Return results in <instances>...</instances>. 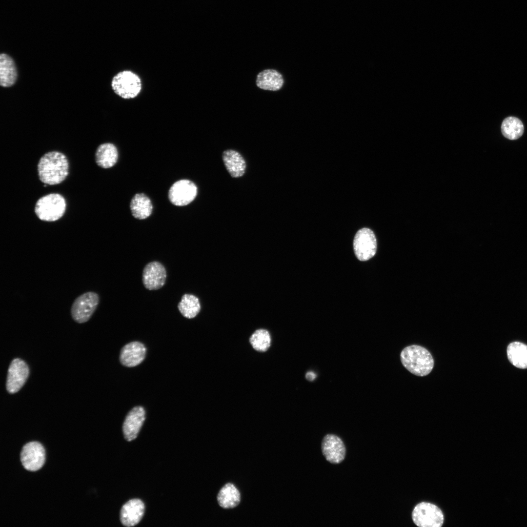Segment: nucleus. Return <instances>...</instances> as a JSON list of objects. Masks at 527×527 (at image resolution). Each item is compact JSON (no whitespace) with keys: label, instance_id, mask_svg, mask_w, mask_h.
I'll return each instance as SVG.
<instances>
[{"label":"nucleus","instance_id":"1","mask_svg":"<svg viewBox=\"0 0 527 527\" xmlns=\"http://www.w3.org/2000/svg\"><path fill=\"white\" fill-rule=\"evenodd\" d=\"M40 181L46 184L55 185L62 182L69 172V162L65 155L58 151L44 154L38 164Z\"/></svg>","mask_w":527,"mask_h":527},{"label":"nucleus","instance_id":"2","mask_svg":"<svg viewBox=\"0 0 527 527\" xmlns=\"http://www.w3.org/2000/svg\"><path fill=\"white\" fill-rule=\"evenodd\" d=\"M403 366L410 372L418 376L429 374L434 366V360L425 347L418 345L408 346L400 354Z\"/></svg>","mask_w":527,"mask_h":527},{"label":"nucleus","instance_id":"3","mask_svg":"<svg viewBox=\"0 0 527 527\" xmlns=\"http://www.w3.org/2000/svg\"><path fill=\"white\" fill-rule=\"evenodd\" d=\"M66 207L64 197L58 193H51L40 198L36 202L35 212L39 219L55 222L62 217Z\"/></svg>","mask_w":527,"mask_h":527},{"label":"nucleus","instance_id":"4","mask_svg":"<svg viewBox=\"0 0 527 527\" xmlns=\"http://www.w3.org/2000/svg\"><path fill=\"white\" fill-rule=\"evenodd\" d=\"M111 87L120 97L125 100L132 99L141 93L142 81L139 75L133 71L124 70L113 77Z\"/></svg>","mask_w":527,"mask_h":527},{"label":"nucleus","instance_id":"5","mask_svg":"<svg viewBox=\"0 0 527 527\" xmlns=\"http://www.w3.org/2000/svg\"><path fill=\"white\" fill-rule=\"evenodd\" d=\"M414 523L420 527H440L444 523L442 510L436 505L421 502L414 508L412 513Z\"/></svg>","mask_w":527,"mask_h":527},{"label":"nucleus","instance_id":"6","mask_svg":"<svg viewBox=\"0 0 527 527\" xmlns=\"http://www.w3.org/2000/svg\"><path fill=\"white\" fill-rule=\"evenodd\" d=\"M99 301L98 294L93 291L78 296L73 302L70 310L73 319L80 324L87 322L96 310Z\"/></svg>","mask_w":527,"mask_h":527},{"label":"nucleus","instance_id":"7","mask_svg":"<svg viewBox=\"0 0 527 527\" xmlns=\"http://www.w3.org/2000/svg\"><path fill=\"white\" fill-rule=\"evenodd\" d=\"M353 248L357 258L365 261L372 258L377 250V242L373 231L368 228L360 229L353 241Z\"/></svg>","mask_w":527,"mask_h":527},{"label":"nucleus","instance_id":"8","mask_svg":"<svg viewBox=\"0 0 527 527\" xmlns=\"http://www.w3.org/2000/svg\"><path fill=\"white\" fill-rule=\"evenodd\" d=\"M198 189L192 181L182 179L174 182L168 191V198L174 205L183 206L193 202L197 196Z\"/></svg>","mask_w":527,"mask_h":527},{"label":"nucleus","instance_id":"9","mask_svg":"<svg viewBox=\"0 0 527 527\" xmlns=\"http://www.w3.org/2000/svg\"><path fill=\"white\" fill-rule=\"evenodd\" d=\"M20 460L26 470L31 471L39 470L45 461V450L43 446L36 441L26 443L20 451Z\"/></svg>","mask_w":527,"mask_h":527},{"label":"nucleus","instance_id":"10","mask_svg":"<svg viewBox=\"0 0 527 527\" xmlns=\"http://www.w3.org/2000/svg\"><path fill=\"white\" fill-rule=\"evenodd\" d=\"M29 374L26 363L19 358L14 359L8 370L6 387L7 391L14 394L19 391L26 382Z\"/></svg>","mask_w":527,"mask_h":527},{"label":"nucleus","instance_id":"11","mask_svg":"<svg viewBox=\"0 0 527 527\" xmlns=\"http://www.w3.org/2000/svg\"><path fill=\"white\" fill-rule=\"evenodd\" d=\"M166 279V269L159 262H151L143 268L142 283L144 287L149 290H158L162 288L165 284Z\"/></svg>","mask_w":527,"mask_h":527},{"label":"nucleus","instance_id":"12","mask_svg":"<svg viewBox=\"0 0 527 527\" xmlns=\"http://www.w3.org/2000/svg\"><path fill=\"white\" fill-rule=\"evenodd\" d=\"M145 419V410L141 406H135L129 412L122 426L123 434L126 440L130 442L137 438Z\"/></svg>","mask_w":527,"mask_h":527},{"label":"nucleus","instance_id":"13","mask_svg":"<svg viewBox=\"0 0 527 527\" xmlns=\"http://www.w3.org/2000/svg\"><path fill=\"white\" fill-rule=\"evenodd\" d=\"M322 449L325 459L331 463L339 464L345 459V446L342 440L336 435H325L322 441Z\"/></svg>","mask_w":527,"mask_h":527},{"label":"nucleus","instance_id":"14","mask_svg":"<svg viewBox=\"0 0 527 527\" xmlns=\"http://www.w3.org/2000/svg\"><path fill=\"white\" fill-rule=\"evenodd\" d=\"M145 511V505L140 499H131L122 507L120 520L124 526L134 527L142 519Z\"/></svg>","mask_w":527,"mask_h":527},{"label":"nucleus","instance_id":"15","mask_svg":"<svg viewBox=\"0 0 527 527\" xmlns=\"http://www.w3.org/2000/svg\"><path fill=\"white\" fill-rule=\"evenodd\" d=\"M146 349L139 342H132L125 345L122 349L120 356L121 363L127 367H134L144 360Z\"/></svg>","mask_w":527,"mask_h":527},{"label":"nucleus","instance_id":"16","mask_svg":"<svg viewBox=\"0 0 527 527\" xmlns=\"http://www.w3.org/2000/svg\"><path fill=\"white\" fill-rule=\"evenodd\" d=\"M256 84L262 90L277 91L281 89L284 83L282 75L273 69H266L260 71L256 76Z\"/></svg>","mask_w":527,"mask_h":527},{"label":"nucleus","instance_id":"17","mask_svg":"<svg viewBox=\"0 0 527 527\" xmlns=\"http://www.w3.org/2000/svg\"><path fill=\"white\" fill-rule=\"evenodd\" d=\"M223 160L226 170L233 178L243 176L246 169V162L243 156L237 151L228 149L224 151Z\"/></svg>","mask_w":527,"mask_h":527},{"label":"nucleus","instance_id":"18","mask_svg":"<svg viewBox=\"0 0 527 527\" xmlns=\"http://www.w3.org/2000/svg\"><path fill=\"white\" fill-rule=\"evenodd\" d=\"M118 159V149L114 144L104 143L98 147L95 153V161L100 167L111 168L116 163Z\"/></svg>","mask_w":527,"mask_h":527},{"label":"nucleus","instance_id":"19","mask_svg":"<svg viewBox=\"0 0 527 527\" xmlns=\"http://www.w3.org/2000/svg\"><path fill=\"white\" fill-rule=\"evenodd\" d=\"M130 208L136 219L143 220L149 217L153 211V205L149 198L144 193H137L132 198Z\"/></svg>","mask_w":527,"mask_h":527},{"label":"nucleus","instance_id":"20","mask_svg":"<svg viewBox=\"0 0 527 527\" xmlns=\"http://www.w3.org/2000/svg\"><path fill=\"white\" fill-rule=\"evenodd\" d=\"M17 72L13 60L6 54L0 55V84L4 87L12 86L16 82Z\"/></svg>","mask_w":527,"mask_h":527},{"label":"nucleus","instance_id":"21","mask_svg":"<svg viewBox=\"0 0 527 527\" xmlns=\"http://www.w3.org/2000/svg\"><path fill=\"white\" fill-rule=\"evenodd\" d=\"M219 505L223 508L228 509L237 507L241 501V494L237 487L232 484L228 483L220 490L217 496Z\"/></svg>","mask_w":527,"mask_h":527},{"label":"nucleus","instance_id":"22","mask_svg":"<svg viewBox=\"0 0 527 527\" xmlns=\"http://www.w3.org/2000/svg\"><path fill=\"white\" fill-rule=\"evenodd\" d=\"M508 358L515 366L521 368H527V345L515 342L510 344L507 348Z\"/></svg>","mask_w":527,"mask_h":527},{"label":"nucleus","instance_id":"23","mask_svg":"<svg viewBox=\"0 0 527 527\" xmlns=\"http://www.w3.org/2000/svg\"><path fill=\"white\" fill-rule=\"evenodd\" d=\"M178 308L183 317L192 319L199 313L201 307L197 297L192 294H185L182 296Z\"/></svg>","mask_w":527,"mask_h":527},{"label":"nucleus","instance_id":"24","mask_svg":"<svg viewBox=\"0 0 527 527\" xmlns=\"http://www.w3.org/2000/svg\"><path fill=\"white\" fill-rule=\"evenodd\" d=\"M501 128L503 135L510 140L519 139L524 131L522 121L519 119L512 116L508 117L504 120Z\"/></svg>","mask_w":527,"mask_h":527},{"label":"nucleus","instance_id":"25","mask_svg":"<svg viewBox=\"0 0 527 527\" xmlns=\"http://www.w3.org/2000/svg\"><path fill=\"white\" fill-rule=\"evenodd\" d=\"M271 336L265 329L256 330L251 335L249 342L252 347L256 351H266L271 345Z\"/></svg>","mask_w":527,"mask_h":527},{"label":"nucleus","instance_id":"26","mask_svg":"<svg viewBox=\"0 0 527 527\" xmlns=\"http://www.w3.org/2000/svg\"><path fill=\"white\" fill-rule=\"evenodd\" d=\"M316 377V374L313 371L307 372L305 375V378L307 380L310 381H312L315 379Z\"/></svg>","mask_w":527,"mask_h":527}]
</instances>
